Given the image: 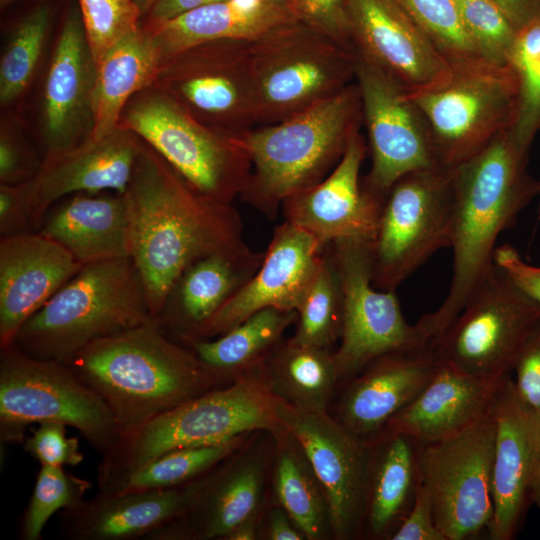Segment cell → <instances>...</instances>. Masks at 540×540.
<instances>
[{
    "label": "cell",
    "mask_w": 540,
    "mask_h": 540,
    "mask_svg": "<svg viewBox=\"0 0 540 540\" xmlns=\"http://www.w3.org/2000/svg\"><path fill=\"white\" fill-rule=\"evenodd\" d=\"M123 195L130 258L154 319L189 265L247 246L238 210L195 190L144 141Z\"/></svg>",
    "instance_id": "6da1fadb"
},
{
    "label": "cell",
    "mask_w": 540,
    "mask_h": 540,
    "mask_svg": "<svg viewBox=\"0 0 540 540\" xmlns=\"http://www.w3.org/2000/svg\"><path fill=\"white\" fill-rule=\"evenodd\" d=\"M528 155L505 130L452 170L450 288L439 308L417 321L433 344L495 267L500 234L513 227L538 196V180L527 171Z\"/></svg>",
    "instance_id": "7a4b0ae2"
},
{
    "label": "cell",
    "mask_w": 540,
    "mask_h": 540,
    "mask_svg": "<svg viewBox=\"0 0 540 540\" xmlns=\"http://www.w3.org/2000/svg\"><path fill=\"white\" fill-rule=\"evenodd\" d=\"M63 363L105 401L121 438L220 383L156 322L97 340Z\"/></svg>",
    "instance_id": "3957f363"
},
{
    "label": "cell",
    "mask_w": 540,
    "mask_h": 540,
    "mask_svg": "<svg viewBox=\"0 0 540 540\" xmlns=\"http://www.w3.org/2000/svg\"><path fill=\"white\" fill-rule=\"evenodd\" d=\"M362 120L360 92L353 81L297 114L245 132L240 141L251 172L239 198L273 220L285 199L330 174Z\"/></svg>",
    "instance_id": "277c9868"
},
{
    "label": "cell",
    "mask_w": 540,
    "mask_h": 540,
    "mask_svg": "<svg viewBox=\"0 0 540 540\" xmlns=\"http://www.w3.org/2000/svg\"><path fill=\"white\" fill-rule=\"evenodd\" d=\"M282 399L270 389L262 364L150 420L120 439L102 457L98 488L174 449L211 445L267 431L286 432L280 416Z\"/></svg>",
    "instance_id": "5b68a950"
},
{
    "label": "cell",
    "mask_w": 540,
    "mask_h": 540,
    "mask_svg": "<svg viewBox=\"0 0 540 540\" xmlns=\"http://www.w3.org/2000/svg\"><path fill=\"white\" fill-rule=\"evenodd\" d=\"M156 322L130 257L83 265L18 331L14 344L63 362L87 345Z\"/></svg>",
    "instance_id": "8992f818"
},
{
    "label": "cell",
    "mask_w": 540,
    "mask_h": 540,
    "mask_svg": "<svg viewBox=\"0 0 540 540\" xmlns=\"http://www.w3.org/2000/svg\"><path fill=\"white\" fill-rule=\"evenodd\" d=\"M41 422L78 430L102 457L121 438L108 405L66 364L33 357L15 344L0 349L1 443L23 441L28 426Z\"/></svg>",
    "instance_id": "52a82bcc"
},
{
    "label": "cell",
    "mask_w": 540,
    "mask_h": 540,
    "mask_svg": "<svg viewBox=\"0 0 540 540\" xmlns=\"http://www.w3.org/2000/svg\"><path fill=\"white\" fill-rule=\"evenodd\" d=\"M435 85L406 93L423 116L439 167L453 170L511 126L517 98L514 73L483 59L451 63Z\"/></svg>",
    "instance_id": "ba28073f"
},
{
    "label": "cell",
    "mask_w": 540,
    "mask_h": 540,
    "mask_svg": "<svg viewBox=\"0 0 540 540\" xmlns=\"http://www.w3.org/2000/svg\"><path fill=\"white\" fill-rule=\"evenodd\" d=\"M118 126L135 132L210 198L232 204L247 185L251 162L240 137L203 125L153 84L129 100Z\"/></svg>",
    "instance_id": "9c48e42d"
},
{
    "label": "cell",
    "mask_w": 540,
    "mask_h": 540,
    "mask_svg": "<svg viewBox=\"0 0 540 540\" xmlns=\"http://www.w3.org/2000/svg\"><path fill=\"white\" fill-rule=\"evenodd\" d=\"M257 124L282 121L355 79L352 50L301 20L249 42Z\"/></svg>",
    "instance_id": "30bf717a"
},
{
    "label": "cell",
    "mask_w": 540,
    "mask_h": 540,
    "mask_svg": "<svg viewBox=\"0 0 540 540\" xmlns=\"http://www.w3.org/2000/svg\"><path fill=\"white\" fill-rule=\"evenodd\" d=\"M452 170L409 173L386 193L370 241L373 285L395 291L433 254L450 246Z\"/></svg>",
    "instance_id": "8fae6325"
},
{
    "label": "cell",
    "mask_w": 540,
    "mask_h": 540,
    "mask_svg": "<svg viewBox=\"0 0 540 540\" xmlns=\"http://www.w3.org/2000/svg\"><path fill=\"white\" fill-rule=\"evenodd\" d=\"M325 248L343 295L340 345L334 351L340 381H348L382 356L433 346L418 323L407 322L396 292L373 285L370 240L341 239Z\"/></svg>",
    "instance_id": "7c38bea8"
},
{
    "label": "cell",
    "mask_w": 540,
    "mask_h": 540,
    "mask_svg": "<svg viewBox=\"0 0 540 540\" xmlns=\"http://www.w3.org/2000/svg\"><path fill=\"white\" fill-rule=\"evenodd\" d=\"M540 319V304L496 264L434 344L440 359L486 379L512 374L516 357Z\"/></svg>",
    "instance_id": "4fadbf2b"
},
{
    "label": "cell",
    "mask_w": 540,
    "mask_h": 540,
    "mask_svg": "<svg viewBox=\"0 0 540 540\" xmlns=\"http://www.w3.org/2000/svg\"><path fill=\"white\" fill-rule=\"evenodd\" d=\"M190 116L240 137L256 124L249 42L215 40L166 58L154 84Z\"/></svg>",
    "instance_id": "5bb4252c"
},
{
    "label": "cell",
    "mask_w": 540,
    "mask_h": 540,
    "mask_svg": "<svg viewBox=\"0 0 540 540\" xmlns=\"http://www.w3.org/2000/svg\"><path fill=\"white\" fill-rule=\"evenodd\" d=\"M495 422L490 412L465 430L422 445L420 483L446 540L471 539L489 530Z\"/></svg>",
    "instance_id": "9a60e30c"
},
{
    "label": "cell",
    "mask_w": 540,
    "mask_h": 540,
    "mask_svg": "<svg viewBox=\"0 0 540 540\" xmlns=\"http://www.w3.org/2000/svg\"><path fill=\"white\" fill-rule=\"evenodd\" d=\"M352 52L371 154V167L362 182L384 199L403 176L441 167L428 126L405 90L361 53L355 49Z\"/></svg>",
    "instance_id": "2e32d148"
},
{
    "label": "cell",
    "mask_w": 540,
    "mask_h": 540,
    "mask_svg": "<svg viewBox=\"0 0 540 540\" xmlns=\"http://www.w3.org/2000/svg\"><path fill=\"white\" fill-rule=\"evenodd\" d=\"M280 416L323 487L333 537L363 536L371 442L351 433L327 412H304L282 400Z\"/></svg>",
    "instance_id": "e0dca14e"
},
{
    "label": "cell",
    "mask_w": 540,
    "mask_h": 540,
    "mask_svg": "<svg viewBox=\"0 0 540 540\" xmlns=\"http://www.w3.org/2000/svg\"><path fill=\"white\" fill-rule=\"evenodd\" d=\"M495 422L491 491L492 540L514 539L532 505L531 491L540 441V413L517 392L507 376L491 409Z\"/></svg>",
    "instance_id": "ac0fdd59"
},
{
    "label": "cell",
    "mask_w": 540,
    "mask_h": 540,
    "mask_svg": "<svg viewBox=\"0 0 540 540\" xmlns=\"http://www.w3.org/2000/svg\"><path fill=\"white\" fill-rule=\"evenodd\" d=\"M324 250L308 232L283 221L275 227L252 278L193 336L184 338L218 337L267 308L297 311L322 265Z\"/></svg>",
    "instance_id": "d6986e66"
},
{
    "label": "cell",
    "mask_w": 540,
    "mask_h": 540,
    "mask_svg": "<svg viewBox=\"0 0 540 540\" xmlns=\"http://www.w3.org/2000/svg\"><path fill=\"white\" fill-rule=\"evenodd\" d=\"M353 49L406 93L443 80L451 62L394 0H345Z\"/></svg>",
    "instance_id": "ffe728a7"
},
{
    "label": "cell",
    "mask_w": 540,
    "mask_h": 540,
    "mask_svg": "<svg viewBox=\"0 0 540 540\" xmlns=\"http://www.w3.org/2000/svg\"><path fill=\"white\" fill-rule=\"evenodd\" d=\"M367 146L356 131L335 168L320 183L285 199L284 221L312 235L325 248L341 240H372L383 199L363 184L360 170Z\"/></svg>",
    "instance_id": "44dd1931"
},
{
    "label": "cell",
    "mask_w": 540,
    "mask_h": 540,
    "mask_svg": "<svg viewBox=\"0 0 540 540\" xmlns=\"http://www.w3.org/2000/svg\"><path fill=\"white\" fill-rule=\"evenodd\" d=\"M143 140L118 126L110 134L44 155L39 170L23 183L33 222L39 231L48 210L75 193L113 191L123 194Z\"/></svg>",
    "instance_id": "7402d4cb"
},
{
    "label": "cell",
    "mask_w": 540,
    "mask_h": 540,
    "mask_svg": "<svg viewBox=\"0 0 540 540\" xmlns=\"http://www.w3.org/2000/svg\"><path fill=\"white\" fill-rule=\"evenodd\" d=\"M96 65L79 10L62 25L43 88L44 155L72 148L92 131Z\"/></svg>",
    "instance_id": "603a6c76"
},
{
    "label": "cell",
    "mask_w": 540,
    "mask_h": 540,
    "mask_svg": "<svg viewBox=\"0 0 540 540\" xmlns=\"http://www.w3.org/2000/svg\"><path fill=\"white\" fill-rule=\"evenodd\" d=\"M441 364L434 346L382 356L348 380L335 417L373 441L429 383Z\"/></svg>",
    "instance_id": "cb8c5ba5"
},
{
    "label": "cell",
    "mask_w": 540,
    "mask_h": 540,
    "mask_svg": "<svg viewBox=\"0 0 540 540\" xmlns=\"http://www.w3.org/2000/svg\"><path fill=\"white\" fill-rule=\"evenodd\" d=\"M82 266L38 231L0 237V349Z\"/></svg>",
    "instance_id": "d4e9b609"
},
{
    "label": "cell",
    "mask_w": 540,
    "mask_h": 540,
    "mask_svg": "<svg viewBox=\"0 0 540 540\" xmlns=\"http://www.w3.org/2000/svg\"><path fill=\"white\" fill-rule=\"evenodd\" d=\"M264 481L261 456L235 458L201 476L186 510L146 540L225 539L238 525L257 517Z\"/></svg>",
    "instance_id": "484cf974"
},
{
    "label": "cell",
    "mask_w": 540,
    "mask_h": 540,
    "mask_svg": "<svg viewBox=\"0 0 540 540\" xmlns=\"http://www.w3.org/2000/svg\"><path fill=\"white\" fill-rule=\"evenodd\" d=\"M198 479L170 489L98 491L92 499L61 511L60 533L72 540H146L186 510L197 491Z\"/></svg>",
    "instance_id": "4316f807"
},
{
    "label": "cell",
    "mask_w": 540,
    "mask_h": 540,
    "mask_svg": "<svg viewBox=\"0 0 540 540\" xmlns=\"http://www.w3.org/2000/svg\"><path fill=\"white\" fill-rule=\"evenodd\" d=\"M506 377H476L441 360L433 378L390 420L386 430L406 434L422 444L455 435L491 412Z\"/></svg>",
    "instance_id": "83f0119b"
},
{
    "label": "cell",
    "mask_w": 540,
    "mask_h": 540,
    "mask_svg": "<svg viewBox=\"0 0 540 540\" xmlns=\"http://www.w3.org/2000/svg\"><path fill=\"white\" fill-rule=\"evenodd\" d=\"M299 20L289 0H221L166 21H145L141 26L151 34L163 62L204 42L228 39L253 42Z\"/></svg>",
    "instance_id": "f1b7e54d"
},
{
    "label": "cell",
    "mask_w": 540,
    "mask_h": 540,
    "mask_svg": "<svg viewBox=\"0 0 540 540\" xmlns=\"http://www.w3.org/2000/svg\"><path fill=\"white\" fill-rule=\"evenodd\" d=\"M263 257L247 245L193 262L168 292L156 324L175 339L193 336L252 278Z\"/></svg>",
    "instance_id": "f546056e"
},
{
    "label": "cell",
    "mask_w": 540,
    "mask_h": 540,
    "mask_svg": "<svg viewBox=\"0 0 540 540\" xmlns=\"http://www.w3.org/2000/svg\"><path fill=\"white\" fill-rule=\"evenodd\" d=\"M38 232L81 265L130 257L127 206L117 192L72 194L48 210Z\"/></svg>",
    "instance_id": "4dcf8cb0"
},
{
    "label": "cell",
    "mask_w": 540,
    "mask_h": 540,
    "mask_svg": "<svg viewBox=\"0 0 540 540\" xmlns=\"http://www.w3.org/2000/svg\"><path fill=\"white\" fill-rule=\"evenodd\" d=\"M422 445L392 430L371 441L364 535L391 539L411 510L420 484Z\"/></svg>",
    "instance_id": "1f68e13d"
},
{
    "label": "cell",
    "mask_w": 540,
    "mask_h": 540,
    "mask_svg": "<svg viewBox=\"0 0 540 540\" xmlns=\"http://www.w3.org/2000/svg\"><path fill=\"white\" fill-rule=\"evenodd\" d=\"M161 64L159 48L142 26L107 52L96 65L91 138L100 139L118 127L129 100L154 84Z\"/></svg>",
    "instance_id": "d6a6232c"
},
{
    "label": "cell",
    "mask_w": 540,
    "mask_h": 540,
    "mask_svg": "<svg viewBox=\"0 0 540 540\" xmlns=\"http://www.w3.org/2000/svg\"><path fill=\"white\" fill-rule=\"evenodd\" d=\"M297 317V311L267 308L218 337L176 340L188 347L216 379L231 382L264 363Z\"/></svg>",
    "instance_id": "836d02e7"
},
{
    "label": "cell",
    "mask_w": 540,
    "mask_h": 540,
    "mask_svg": "<svg viewBox=\"0 0 540 540\" xmlns=\"http://www.w3.org/2000/svg\"><path fill=\"white\" fill-rule=\"evenodd\" d=\"M271 391L294 408L326 413L340 381L334 351L282 341L262 364Z\"/></svg>",
    "instance_id": "e575fe53"
},
{
    "label": "cell",
    "mask_w": 540,
    "mask_h": 540,
    "mask_svg": "<svg viewBox=\"0 0 540 540\" xmlns=\"http://www.w3.org/2000/svg\"><path fill=\"white\" fill-rule=\"evenodd\" d=\"M275 438L273 486L279 505L306 539L332 535L327 497L306 455L289 432Z\"/></svg>",
    "instance_id": "d590c367"
},
{
    "label": "cell",
    "mask_w": 540,
    "mask_h": 540,
    "mask_svg": "<svg viewBox=\"0 0 540 540\" xmlns=\"http://www.w3.org/2000/svg\"><path fill=\"white\" fill-rule=\"evenodd\" d=\"M168 451L99 491L129 493L186 485L212 470L238 449L242 439Z\"/></svg>",
    "instance_id": "8d00e7d4"
},
{
    "label": "cell",
    "mask_w": 540,
    "mask_h": 540,
    "mask_svg": "<svg viewBox=\"0 0 540 540\" xmlns=\"http://www.w3.org/2000/svg\"><path fill=\"white\" fill-rule=\"evenodd\" d=\"M294 343L328 348L340 339L343 295L335 264L324 250L322 265L297 309Z\"/></svg>",
    "instance_id": "74e56055"
},
{
    "label": "cell",
    "mask_w": 540,
    "mask_h": 540,
    "mask_svg": "<svg viewBox=\"0 0 540 540\" xmlns=\"http://www.w3.org/2000/svg\"><path fill=\"white\" fill-rule=\"evenodd\" d=\"M508 65L517 87L515 113L508 130L517 145L529 154L540 130V21L518 30Z\"/></svg>",
    "instance_id": "f35d334b"
},
{
    "label": "cell",
    "mask_w": 540,
    "mask_h": 540,
    "mask_svg": "<svg viewBox=\"0 0 540 540\" xmlns=\"http://www.w3.org/2000/svg\"><path fill=\"white\" fill-rule=\"evenodd\" d=\"M49 27L44 6L29 13L14 29L0 60V101L9 105L28 88L36 72Z\"/></svg>",
    "instance_id": "ab89813d"
},
{
    "label": "cell",
    "mask_w": 540,
    "mask_h": 540,
    "mask_svg": "<svg viewBox=\"0 0 540 540\" xmlns=\"http://www.w3.org/2000/svg\"><path fill=\"white\" fill-rule=\"evenodd\" d=\"M90 487L88 480L66 472L64 467L41 465L22 517L20 538L41 539L49 519L57 512L79 505Z\"/></svg>",
    "instance_id": "60d3db41"
},
{
    "label": "cell",
    "mask_w": 540,
    "mask_h": 540,
    "mask_svg": "<svg viewBox=\"0 0 540 540\" xmlns=\"http://www.w3.org/2000/svg\"><path fill=\"white\" fill-rule=\"evenodd\" d=\"M394 1L451 63L480 58L463 25L455 0Z\"/></svg>",
    "instance_id": "b9f144b4"
},
{
    "label": "cell",
    "mask_w": 540,
    "mask_h": 540,
    "mask_svg": "<svg viewBox=\"0 0 540 540\" xmlns=\"http://www.w3.org/2000/svg\"><path fill=\"white\" fill-rule=\"evenodd\" d=\"M463 25L481 59L508 65L518 29L494 0H455Z\"/></svg>",
    "instance_id": "7bdbcfd3"
},
{
    "label": "cell",
    "mask_w": 540,
    "mask_h": 540,
    "mask_svg": "<svg viewBox=\"0 0 540 540\" xmlns=\"http://www.w3.org/2000/svg\"><path fill=\"white\" fill-rule=\"evenodd\" d=\"M88 46L97 65L107 52L140 28L135 0H78Z\"/></svg>",
    "instance_id": "ee69618b"
},
{
    "label": "cell",
    "mask_w": 540,
    "mask_h": 540,
    "mask_svg": "<svg viewBox=\"0 0 540 540\" xmlns=\"http://www.w3.org/2000/svg\"><path fill=\"white\" fill-rule=\"evenodd\" d=\"M66 425L56 422H41L24 439L27 453L46 466H77L84 457L76 437H68Z\"/></svg>",
    "instance_id": "f6af8a7d"
},
{
    "label": "cell",
    "mask_w": 540,
    "mask_h": 540,
    "mask_svg": "<svg viewBox=\"0 0 540 540\" xmlns=\"http://www.w3.org/2000/svg\"><path fill=\"white\" fill-rule=\"evenodd\" d=\"M35 150L19 130L1 126L0 132V184L17 185L32 179L40 168Z\"/></svg>",
    "instance_id": "bcb514c9"
},
{
    "label": "cell",
    "mask_w": 540,
    "mask_h": 540,
    "mask_svg": "<svg viewBox=\"0 0 540 540\" xmlns=\"http://www.w3.org/2000/svg\"><path fill=\"white\" fill-rule=\"evenodd\" d=\"M302 22L352 50V32L345 0H293Z\"/></svg>",
    "instance_id": "7dc6e473"
},
{
    "label": "cell",
    "mask_w": 540,
    "mask_h": 540,
    "mask_svg": "<svg viewBox=\"0 0 540 540\" xmlns=\"http://www.w3.org/2000/svg\"><path fill=\"white\" fill-rule=\"evenodd\" d=\"M512 375L519 395L540 413V319L524 341Z\"/></svg>",
    "instance_id": "c3c4849f"
},
{
    "label": "cell",
    "mask_w": 540,
    "mask_h": 540,
    "mask_svg": "<svg viewBox=\"0 0 540 540\" xmlns=\"http://www.w3.org/2000/svg\"><path fill=\"white\" fill-rule=\"evenodd\" d=\"M37 232L24 184H0V237Z\"/></svg>",
    "instance_id": "681fc988"
},
{
    "label": "cell",
    "mask_w": 540,
    "mask_h": 540,
    "mask_svg": "<svg viewBox=\"0 0 540 540\" xmlns=\"http://www.w3.org/2000/svg\"><path fill=\"white\" fill-rule=\"evenodd\" d=\"M391 540H446L436 525L430 497L421 483L411 510Z\"/></svg>",
    "instance_id": "f907efd6"
},
{
    "label": "cell",
    "mask_w": 540,
    "mask_h": 540,
    "mask_svg": "<svg viewBox=\"0 0 540 540\" xmlns=\"http://www.w3.org/2000/svg\"><path fill=\"white\" fill-rule=\"evenodd\" d=\"M494 263L533 300L540 304V267L529 264L512 245L497 246Z\"/></svg>",
    "instance_id": "816d5d0a"
},
{
    "label": "cell",
    "mask_w": 540,
    "mask_h": 540,
    "mask_svg": "<svg viewBox=\"0 0 540 540\" xmlns=\"http://www.w3.org/2000/svg\"><path fill=\"white\" fill-rule=\"evenodd\" d=\"M221 0H159L146 14V21L161 22Z\"/></svg>",
    "instance_id": "f5cc1de1"
},
{
    "label": "cell",
    "mask_w": 540,
    "mask_h": 540,
    "mask_svg": "<svg viewBox=\"0 0 540 540\" xmlns=\"http://www.w3.org/2000/svg\"><path fill=\"white\" fill-rule=\"evenodd\" d=\"M517 27L540 21V0H494Z\"/></svg>",
    "instance_id": "db71d44e"
},
{
    "label": "cell",
    "mask_w": 540,
    "mask_h": 540,
    "mask_svg": "<svg viewBox=\"0 0 540 540\" xmlns=\"http://www.w3.org/2000/svg\"><path fill=\"white\" fill-rule=\"evenodd\" d=\"M267 538L270 540L305 539L287 512L281 507L274 508L269 515Z\"/></svg>",
    "instance_id": "11a10c76"
},
{
    "label": "cell",
    "mask_w": 540,
    "mask_h": 540,
    "mask_svg": "<svg viewBox=\"0 0 540 540\" xmlns=\"http://www.w3.org/2000/svg\"><path fill=\"white\" fill-rule=\"evenodd\" d=\"M257 517L248 519L233 529L226 540H253L257 536Z\"/></svg>",
    "instance_id": "9f6ffc18"
},
{
    "label": "cell",
    "mask_w": 540,
    "mask_h": 540,
    "mask_svg": "<svg viewBox=\"0 0 540 540\" xmlns=\"http://www.w3.org/2000/svg\"><path fill=\"white\" fill-rule=\"evenodd\" d=\"M531 501L532 505H535L540 509V441L538 446L536 465L532 483L531 491Z\"/></svg>",
    "instance_id": "6f0895ef"
},
{
    "label": "cell",
    "mask_w": 540,
    "mask_h": 540,
    "mask_svg": "<svg viewBox=\"0 0 540 540\" xmlns=\"http://www.w3.org/2000/svg\"><path fill=\"white\" fill-rule=\"evenodd\" d=\"M158 1L159 0H135L136 4L141 10L142 15L147 14Z\"/></svg>",
    "instance_id": "680465c9"
},
{
    "label": "cell",
    "mask_w": 540,
    "mask_h": 540,
    "mask_svg": "<svg viewBox=\"0 0 540 540\" xmlns=\"http://www.w3.org/2000/svg\"><path fill=\"white\" fill-rule=\"evenodd\" d=\"M10 1H12V0H1V3L5 4V3L10 2Z\"/></svg>",
    "instance_id": "91938a15"
},
{
    "label": "cell",
    "mask_w": 540,
    "mask_h": 540,
    "mask_svg": "<svg viewBox=\"0 0 540 540\" xmlns=\"http://www.w3.org/2000/svg\"><path fill=\"white\" fill-rule=\"evenodd\" d=\"M289 1L293 3V0H289ZM293 5H294V4H293Z\"/></svg>",
    "instance_id": "94428289"
}]
</instances>
